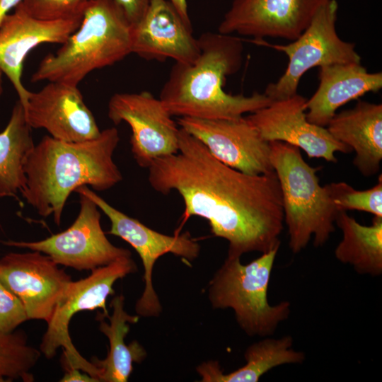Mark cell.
Returning a JSON list of instances; mask_svg holds the SVG:
<instances>
[{"label":"cell","mask_w":382,"mask_h":382,"mask_svg":"<svg viewBox=\"0 0 382 382\" xmlns=\"http://www.w3.org/2000/svg\"><path fill=\"white\" fill-rule=\"evenodd\" d=\"M27 320L20 299L0 282V333L12 332Z\"/></svg>","instance_id":"83f0119b"},{"label":"cell","mask_w":382,"mask_h":382,"mask_svg":"<svg viewBox=\"0 0 382 382\" xmlns=\"http://www.w3.org/2000/svg\"><path fill=\"white\" fill-rule=\"evenodd\" d=\"M136 270L137 265L132 256H125L92 270L83 279L71 281L47 323L40 345L41 354L51 359L62 347L65 369H79L98 381L97 368L80 354L71 341L69 330L71 320L79 312L98 308L103 311L99 313L100 316L108 317L106 301L110 295L115 294L114 284Z\"/></svg>","instance_id":"52a82bcc"},{"label":"cell","mask_w":382,"mask_h":382,"mask_svg":"<svg viewBox=\"0 0 382 382\" xmlns=\"http://www.w3.org/2000/svg\"><path fill=\"white\" fill-rule=\"evenodd\" d=\"M24 110L32 129H44L58 140L81 142L98 137L101 132L78 86L49 81L40 91L30 92Z\"/></svg>","instance_id":"e0dca14e"},{"label":"cell","mask_w":382,"mask_h":382,"mask_svg":"<svg viewBox=\"0 0 382 382\" xmlns=\"http://www.w3.org/2000/svg\"><path fill=\"white\" fill-rule=\"evenodd\" d=\"M108 115L115 125L125 122L129 125L132 154L140 167L148 169L156 158L178 151L180 127L151 93L114 94Z\"/></svg>","instance_id":"8fae6325"},{"label":"cell","mask_w":382,"mask_h":382,"mask_svg":"<svg viewBox=\"0 0 382 382\" xmlns=\"http://www.w3.org/2000/svg\"><path fill=\"white\" fill-rule=\"evenodd\" d=\"M75 192L88 197L108 216L110 222L108 234L120 237L137 251L144 270L145 286L136 303L135 311L139 316H158L162 308L153 286L155 262L161 256L172 253L189 264L199 256L200 245L198 242L189 233L168 236L149 228L110 205L88 186L80 187Z\"/></svg>","instance_id":"9c48e42d"},{"label":"cell","mask_w":382,"mask_h":382,"mask_svg":"<svg viewBox=\"0 0 382 382\" xmlns=\"http://www.w3.org/2000/svg\"><path fill=\"white\" fill-rule=\"evenodd\" d=\"M14 8L0 23V70L10 80L25 108L30 94L21 79L27 55L43 43H64L79 28L82 18L40 20L28 14L21 3Z\"/></svg>","instance_id":"2e32d148"},{"label":"cell","mask_w":382,"mask_h":382,"mask_svg":"<svg viewBox=\"0 0 382 382\" xmlns=\"http://www.w3.org/2000/svg\"><path fill=\"white\" fill-rule=\"evenodd\" d=\"M110 306L112 313L106 317L110 323L100 320L99 325V330L108 339L109 352L104 359L93 357L91 362L98 369V381L126 382L132 372L133 364L141 363L146 356L145 349L137 341L129 345L125 342L130 325L137 323L139 316L126 312L122 294L115 296Z\"/></svg>","instance_id":"7402d4cb"},{"label":"cell","mask_w":382,"mask_h":382,"mask_svg":"<svg viewBox=\"0 0 382 382\" xmlns=\"http://www.w3.org/2000/svg\"><path fill=\"white\" fill-rule=\"evenodd\" d=\"M173 6L175 7L176 11L178 12L180 16L183 18V20L187 23L191 24L190 19L188 15L187 11V0H168Z\"/></svg>","instance_id":"4dcf8cb0"},{"label":"cell","mask_w":382,"mask_h":382,"mask_svg":"<svg viewBox=\"0 0 382 382\" xmlns=\"http://www.w3.org/2000/svg\"><path fill=\"white\" fill-rule=\"evenodd\" d=\"M71 277L40 251L8 253L0 259V282L23 303L29 319L47 323Z\"/></svg>","instance_id":"4fadbf2b"},{"label":"cell","mask_w":382,"mask_h":382,"mask_svg":"<svg viewBox=\"0 0 382 382\" xmlns=\"http://www.w3.org/2000/svg\"><path fill=\"white\" fill-rule=\"evenodd\" d=\"M355 156L353 164L366 177L376 175L382 160V105L359 100L351 109L336 112L325 127Z\"/></svg>","instance_id":"ffe728a7"},{"label":"cell","mask_w":382,"mask_h":382,"mask_svg":"<svg viewBox=\"0 0 382 382\" xmlns=\"http://www.w3.org/2000/svg\"><path fill=\"white\" fill-rule=\"evenodd\" d=\"M337 0H329L315 14L306 30L287 45H273L263 39L251 42L285 53L288 64L285 71L264 93L272 100L297 93L301 79L309 69L325 65L360 63L355 44L342 40L337 33Z\"/></svg>","instance_id":"ba28073f"},{"label":"cell","mask_w":382,"mask_h":382,"mask_svg":"<svg viewBox=\"0 0 382 382\" xmlns=\"http://www.w3.org/2000/svg\"><path fill=\"white\" fill-rule=\"evenodd\" d=\"M326 185L339 211L357 210L382 217L381 175L376 185L364 190H357L345 182L332 183Z\"/></svg>","instance_id":"484cf974"},{"label":"cell","mask_w":382,"mask_h":382,"mask_svg":"<svg viewBox=\"0 0 382 382\" xmlns=\"http://www.w3.org/2000/svg\"><path fill=\"white\" fill-rule=\"evenodd\" d=\"M198 40L168 0H150L141 20L132 26V53L147 60L173 59L191 64L199 57Z\"/></svg>","instance_id":"ac0fdd59"},{"label":"cell","mask_w":382,"mask_h":382,"mask_svg":"<svg viewBox=\"0 0 382 382\" xmlns=\"http://www.w3.org/2000/svg\"><path fill=\"white\" fill-rule=\"evenodd\" d=\"M79 195L80 209L66 230L37 241H3L13 247L36 250L50 256L57 264L79 271L92 270L120 257L132 256L128 249L114 245L103 231L100 209L86 195Z\"/></svg>","instance_id":"30bf717a"},{"label":"cell","mask_w":382,"mask_h":382,"mask_svg":"<svg viewBox=\"0 0 382 382\" xmlns=\"http://www.w3.org/2000/svg\"><path fill=\"white\" fill-rule=\"evenodd\" d=\"M319 68L318 87L304 107L307 120L321 127L327 126L341 106L382 88V72L369 73L361 62Z\"/></svg>","instance_id":"d6986e66"},{"label":"cell","mask_w":382,"mask_h":382,"mask_svg":"<svg viewBox=\"0 0 382 382\" xmlns=\"http://www.w3.org/2000/svg\"><path fill=\"white\" fill-rule=\"evenodd\" d=\"M178 125L197 138L224 164L248 175L274 172L270 143L246 117L204 120L180 117Z\"/></svg>","instance_id":"7c38bea8"},{"label":"cell","mask_w":382,"mask_h":382,"mask_svg":"<svg viewBox=\"0 0 382 382\" xmlns=\"http://www.w3.org/2000/svg\"><path fill=\"white\" fill-rule=\"evenodd\" d=\"M119 141L115 127L103 129L98 137L81 142L45 136L35 145L25 163L23 197L39 215L52 216L59 226L71 192L88 185L105 191L122 180L113 160Z\"/></svg>","instance_id":"7a4b0ae2"},{"label":"cell","mask_w":382,"mask_h":382,"mask_svg":"<svg viewBox=\"0 0 382 382\" xmlns=\"http://www.w3.org/2000/svg\"><path fill=\"white\" fill-rule=\"evenodd\" d=\"M133 26L143 17L150 0H115Z\"/></svg>","instance_id":"f1b7e54d"},{"label":"cell","mask_w":382,"mask_h":382,"mask_svg":"<svg viewBox=\"0 0 382 382\" xmlns=\"http://www.w3.org/2000/svg\"><path fill=\"white\" fill-rule=\"evenodd\" d=\"M279 248L248 264L240 257H227L209 282L208 297L214 308H231L239 327L249 336H272L287 320L291 303H269L267 291Z\"/></svg>","instance_id":"8992f818"},{"label":"cell","mask_w":382,"mask_h":382,"mask_svg":"<svg viewBox=\"0 0 382 382\" xmlns=\"http://www.w3.org/2000/svg\"><path fill=\"white\" fill-rule=\"evenodd\" d=\"M89 0H22L25 11L34 18L64 20L82 18Z\"/></svg>","instance_id":"4316f807"},{"label":"cell","mask_w":382,"mask_h":382,"mask_svg":"<svg viewBox=\"0 0 382 382\" xmlns=\"http://www.w3.org/2000/svg\"><path fill=\"white\" fill-rule=\"evenodd\" d=\"M34 147L32 128L18 100L8 124L0 132V198L15 197L24 190L25 166Z\"/></svg>","instance_id":"cb8c5ba5"},{"label":"cell","mask_w":382,"mask_h":382,"mask_svg":"<svg viewBox=\"0 0 382 382\" xmlns=\"http://www.w3.org/2000/svg\"><path fill=\"white\" fill-rule=\"evenodd\" d=\"M336 225L342 238L335 249V258L356 272L371 277L382 274V217L374 216L369 226L359 224L346 211H340Z\"/></svg>","instance_id":"603a6c76"},{"label":"cell","mask_w":382,"mask_h":382,"mask_svg":"<svg viewBox=\"0 0 382 382\" xmlns=\"http://www.w3.org/2000/svg\"><path fill=\"white\" fill-rule=\"evenodd\" d=\"M306 100V98L296 93L272 100L246 117L265 141L285 142L303 150L308 158L336 163L335 153L348 154L352 150L335 139L326 127L307 120Z\"/></svg>","instance_id":"9a60e30c"},{"label":"cell","mask_w":382,"mask_h":382,"mask_svg":"<svg viewBox=\"0 0 382 382\" xmlns=\"http://www.w3.org/2000/svg\"><path fill=\"white\" fill-rule=\"evenodd\" d=\"M270 161L282 198L284 221L293 253L303 250L313 237L315 247L323 245L335 231L340 212L327 185L321 186L317 172L303 159L300 149L285 142L270 141Z\"/></svg>","instance_id":"5b68a950"},{"label":"cell","mask_w":382,"mask_h":382,"mask_svg":"<svg viewBox=\"0 0 382 382\" xmlns=\"http://www.w3.org/2000/svg\"><path fill=\"white\" fill-rule=\"evenodd\" d=\"M197 40V59L191 64L175 62L161 91L159 99L172 116L233 119L272 101L264 93L233 95L224 90L226 78L241 67L243 39L206 32Z\"/></svg>","instance_id":"3957f363"},{"label":"cell","mask_w":382,"mask_h":382,"mask_svg":"<svg viewBox=\"0 0 382 382\" xmlns=\"http://www.w3.org/2000/svg\"><path fill=\"white\" fill-rule=\"evenodd\" d=\"M1 74H2V72L0 70V98L2 96L3 91H4Z\"/></svg>","instance_id":"d6a6232c"},{"label":"cell","mask_w":382,"mask_h":382,"mask_svg":"<svg viewBox=\"0 0 382 382\" xmlns=\"http://www.w3.org/2000/svg\"><path fill=\"white\" fill-rule=\"evenodd\" d=\"M65 370L61 382H98L96 378L79 369L70 368Z\"/></svg>","instance_id":"f546056e"},{"label":"cell","mask_w":382,"mask_h":382,"mask_svg":"<svg viewBox=\"0 0 382 382\" xmlns=\"http://www.w3.org/2000/svg\"><path fill=\"white\" fill-rule=\"evenodd\" d=\"M40 356V351L28 344L23 332L0 333V382L16 379L33 382L31 370Z\"/></svg>","instance_id":"d4e9b609"},{"label":"cell","mask_w":382,"mask_h":382,"mask_svg":"<svg viewBox=\"0 0 382 382\" xmlns=\"http://www.w3.org/2000/svg\"><path fill=\"white\" fill-rule=\"evenodd\" d=\"M329 0H233L218 27L221 34L282 38L300 36Z\"/></svg>","instance_id":"5bb4252c"},{"label":"cell","mask_w":382,"mask_h":382,"mask_svg":"<svg viewBox=\"0 0 382 382\" xmlns=\"http://www.w3.org/2000/svg\"><path fill=\"white\" fill-rule=\"evenodd\" d=\"M22 0H0V23L4 17Z\"/></svg>","instance_id":"1f68e13d"},{"label":"cell","mask_w":382,"mask_h":382,"mask_svg":"<svg viewBox=\"0 0 382 382\" xmlns=\"http://www.w3.org/2000/svg\"><path fill=\"white\" fill-rule=\"evenodd\" d=\"M244 358L243 366L228 374H224L214 361L202 363L197 371L203 382H257L273 368L303 363L306 356L293 348L291 336L285 335L279 338L264 337L247 347Z\"/></svg>","instance_id":"44dd1931"},{"label":"cell","mask_w":382,"mask_h":382,"mask_svg":"<svg viewBox=\"0 0 382 382\" xmlns=\"http://www.w3.org/2000/svg\"><path fill=\"white\" fill-rule=\"evenodd\" d=\"M132 47V25L115 0H89L79 28L42 59L31 81L78 86L91 71L122 60Z\"/></svg>","instance_id":"277c9868"},{"label":"cell","mask_w":382,"mask_h":382,"mask_svg":"<svg viewBox=\"0 0 382 382\" xmlns=\"http://www.w3.org/2000/svg\"><path fill=\"white\" fill-rule=\"evenodd\" d=\"M148 170L156 192L180 195L184 222L193 216L203 218L214 236L228 241L227 257L279 248L284 221L274 171L253 175L232 168L181 127L178 151L156 158Z\"/></svg>","instance_id":"6da1fadb"}]
</instances>
